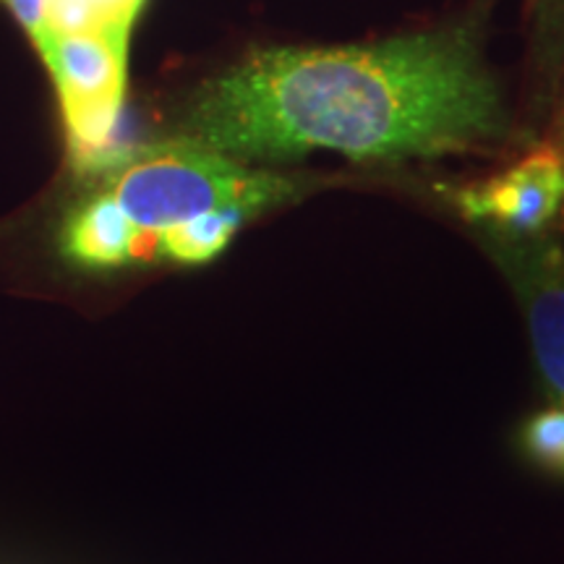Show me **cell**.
<instances>
[{
  "mask_svg": "<svg viewBox=\"0 0 564 564\" xmlns=\"http://www.w3.org/2000/svg\"><path fill=\"white\" fill-rule=\"evenodd\" d=\"M505 105L465 30L348 47H264L192 97L183 137L241 162L312 152L408 160L505 133Z\"/></svg>",
  "mask_w": 564,
  "mask_h": 564,
  "instance_id": "cell-1",
  "label": "cell"
},
{
  "mask_svg": "<svg viewBox=\"0 0 564 564\" xmlns=\"http://www.w3.org/2000/svg\"><path fill=\"white\" fill-rule=\"evenodd\" d=\"M512 272L531 324L535 361L556 403L564 405V257L554 249L528 253Z\"/></svg>",
  "mask_w": 564,
  "mask_h": 564,
  "instance_id": "cell-5",
  "label": "cell"
},
{
  "mask_svg": "<svg viewBox=\"0 0 564 564\" xmlns=\"http://www.w3.org/2000/svg\"><path fill=\"white\" fill-rule=\"evenodd\" d=\"M17 13L19 24L30 34V40L37 47V53L45 51L53 42L51 30V0H6Z\"/></svg>",
  "mask_w": 564,
  "mask_h": 564,
  "instance_id": "cell-8",
  "label": "cell"
},
{
  "mask_svg": "<svg viewBox=\"0 0 564 564\" xmlns=\"http://www.w3.org/2000/svg\"><path fill=\"white\" fill-rule=\"evenodd\" d=\"M40 55L58 91L74 165L110 167L126 102L129 40L105 32L55 34Z\"/></svg>",
  "mask_w": 564,
  "mask_h": 564,
  "instance_id": "cell-3",
  "label": "cell"
},
{
  "mask_svg": "<svg viewBox=\"0 0 564 564\" xmlns=\"http://www.w3.org/2000/svg\"><path fill=\"white\" fill-rule=\"evenodd\" d=\"M546 6H552V9H556V6H564V0H544Z\"/></svg>",
  "mask_w": 564,
  "mask_h": 564,
  "instance_id": "cell-9",
  "label": "cell"
},
{
  "mask_svg": "<svg viewBox=\"0 0 564 564\" xmlns=\"http://www.w3.org/2000/svg\"><path fill=\"white\" fill-rule=\"evenodd\" d=\"M144 0H51V30L68 32H105L131 40Z\"/></svg>",
  "mask_w": 564,
  "mask_h": 564,
  "instance_id": "cell-6",
  "label": "cell"
},
{
  "mask_svg": "<svg viewBox=\"0 0 564 564\" xmlns=\"http://www.w3.org/2000/svg\"><path fill=\"white\" fill-rule=\"evenodd\" d=\"M564 204V158L552 147L525 154L510 171L460 192L468 217L505 225L514 232H535Z\"/></svg>",
  "mask_w": 564,
  "mask_h": 564,
  "instance_id": "cell-4",
  "label": "cell"
},
{
  "mask_svg": "<svg viewBox=\"0 0 564 564\" xmlns=\"http://www.w3.org/2000/svg\"><path fill=\"white\" fill-rule=\"evenodd\" d=\"M520 442L531 463L544 468L546 474L564 478V405L556 403L531 415Z\"/></svg>",
  "mask_w": 564,
  "mask_h": 564,
  "instance_id": "cell-7",
  "label": "cell"
},
{
  "mask_svg": "<svg viewBox=\"0 0 564 564\" xmlns=\"http://www.w3.org/2000/svg\"><path fill=\"white\" fill-rule=\"evenodd\" d=\"M293 194L291 178L181 137L112 165L63 223L61 253L91 274L209 264L251 217Z\"/></svg>",
  "mask_w": 564,
  "mask_h": 564,
  "instance_id": "cell-2",
  "label": "cell"
}]
</instances>
